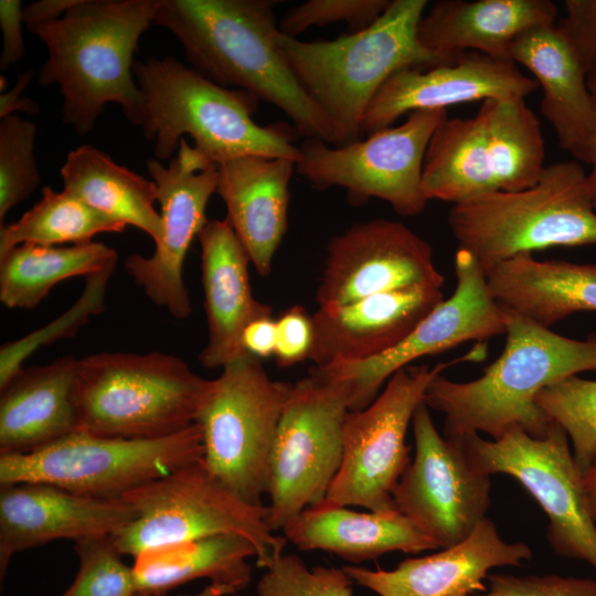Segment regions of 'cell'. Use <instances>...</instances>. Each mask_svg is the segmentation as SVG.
Instances as JSON below:
<instances>
[{
  "mask_svg": "<svg viewBox=\"0 0 596 596\" xmlns=\"http://www.w3.org/2000/svg\"><path fill=\"white\" fill-rule=\"evenodd\" d=\"M277 0H157L153 24L181 43L192 68L280 109L306 138L337 145L329 120L276 43Z\"/></svg>",
  "mask_w": 596,
  "mask_h": 596,
  "instance_id": "obj_1",
  "label": "cell"
},
{
  "mask_svg": "<svg viewBox=\"0 0 596 596\" xmlns=\"http://www.w3.org/2000/svg\"><path fill=\"white\" fill-rule=\"evenodd\" d=\"M504 309L505 345L483 373L467 382L440 374L425 393L426 406L444 415L445 437L485 433L497 439L512 427L543 437L552 422L536 406L538 394L564 377L596 371L595 333L565 337Z\"/></svg>",
  "mask_w": 596,
  "mask_h": 596,
  "instance_id": "obj_2",
  "label": "cell"
},
{
  "mask_svg": "<svg viewBox=\"0 0 596 596\" xmlns=\"http://www.w3.org/2000/svg\"><path fill=\"white\" fill-rule=\"evenodd\" d=\"M157 0H77L60 19L26 28L47 49L38 82L56 84L64 124L89 132L115 103L142 127L147 110L134 75V53L153 24Z\"/></svg>",
  "mask_w": 596,
  "mask_h": 596,
  "instance_id": "obj_3",
  "label": "cell"
},
{
  "mask_svg": "<svg viewBox=\"0 0 596 596\" xmlns=\"http://www.w3.org/2000/svg\"><path fill=\"white\" fill-rule=\"evenodd\" d=\"M426 0H391L370 26L333 40L300 41L276 33V43L296 78L324 114L336 146L360 140L366 108L383 83L403 68H428L449 61L417 36Z\"/></svg>",
  "mask_w": 596,
  "mask_h": 596,
  "instance_id": "obj_4",
  "label": "cell"
},
{
  "mask_svg": "<svg viewBox=\"0 0 596 596\" xmlns=\"http://www.w3.org/2000/svg\"><path fill=\"white\" fill-rule=\"evenodd\" d=\"M134 75L147 110L141 128L158 160L174 156L185 135L216 164L245 156L300 159L286 126L255 123L253 94L220 86L173 56L137 61Z\"/></svg>",
  "mask_w": 596,
  "mask_h": 596,
  "instance_id": "obj_5",
  "label": "cell"
},
{
  "mask_svg": "<svg viewBox=\"0 0 596 596\" xmlns=\"http://www.w3.org/2000/svg\"><path fill=\"white\" fill-rule=\"evenodd\" d=\"M213 387L179 356L99 352L78 359L79 430L100 437L151 439L196 422Z\"/></svg>",
  "mask_w": 596,
  "mask_h": 596,
  "instance_id": "obj_6",
  "label": "cell"
},
{
  "mask_svg": "<svg viewBox=\"0 0 596 596\" xmlns=\"http://www.w3.org/2000/svg\"><path fill=\"white\" fill-rule=\"evenodd\" d=\"M449 230L485 274L514 256L550 247L596 245V211L587 172L578 161H558L524 190L494 192L456 203Z\"/></svg>",
  "mask_w": 596,
  "mask_h": 596,
  "instance_id": "obj_7",
  "label": "cell"
},
{
  "mask_svg": "<svg viewBox=\"0 0 596 596\" xmlns=\"http://www.w3.org/2000/svg\"><path fill=\"white\" fill-rule=\"evenodd\" d=\"M541 124L524 99H487L476 115L446 118L423 166L426 199L453 204L534 185L544 166Z\"/></svg>",
  "mask_w": 596,
  "mask_h": 596,
  "instance_id": "obj_8",
  "label": "cell"
},
{
  "mask_svg": "<svg viewBox=\"0 0 596 596\" xmlns=\"http://www.w3.org/2000/svg\"><path fill=\"white\" fill-rule=\"evenodd\" d=\"M121 499L137 512L136 519L113 536L124 555L204 539L240 535L256 550V564L267 568L283 555L287 539L274 533L268 507L241 499L203 464L202 459L150 481Z\"/></svg>",
  "mask_w": 596,
  "mask_h": 596,
  "instance_id": "obj_9",
  "label": "cell"
},
{
  "mask_svg": "<svg viewBox=\"0 0 596 596\" xmlns=\"http://www.w3.org/2000/svg\"><path fill=\"white\" fill-rule=\"evenodd\" d=\"M203 457L200 426L161 438L128 439L78 430L41 450L0 455V486L45 482L99 499L126 493Z\"/></svg>",
  "mask_w": 596,
  "mask_h": 596,
  "instance_id": "obj_10",
  "label": "cell"
},
{
  "mask_svg": "<svg viewBox=\"0 0 596 596\" xmlns=\"http://www.w3.org/2000/svg\"><path fill=\"white\" fill-rule=\"evenodd\" d=\"M292 383L273 380L262 360L243 356L222 369L196 424L202 461L241 499L263 505L276 430Z\"/></svg>",
  "mask_w": 596,
  "mask_h": 596,
  "instance_id": "obj_11",
  "label": "cell"
},
{
  "mask_svg": "<svg viewBox=\"0 0 596 596\" xmlns=\"http://www.w3.org/2000/svg\"><path fill=\"white\" fill-rule=\"evenodd\" d=\"M483 349L433 366H407L386 382L365 408L349 411L343 426V453L338 473L322 502L395 511L393 491L408 466L406 433L435 377L449 366L482 358ZM397 511V510H396Z\"/></svg>",
  "mask_w": 596,
  "mask_h": 596,
  "instance_id": "obj_12",
  "label": "cell"
},
{
  "mask_svg": "<svg viewBox=\"0 0 596 596\" xmlns=\"http://www.w3.org/2000/svg\"><path fill=\"white\" fill-rule=\"evenodd\" d=\"M473 468L517 479L549 519L547 541L563 557L587 562L596 570V521L566 433L555 423L543 437L512 427L497 439L478 433L458 436Z\"/></svg>",
  "mask_w": 596,
  "mask_h": 596,
  "instance_id": "obj_13",
  "label": "cell"
},
{
  "mask_svg": "<svg viewBox=\"0 0 596 596\" xmlns=\"http://www.w3.org/2000/svg\"><path fill=\"white\" fill-rule=\"evenodd\" d=\"M446 118V109L415 110L403 124L345 146L306 138L296 170L318 190L345 189L352 204L375 198L403 216H416L428 202L423 191L427 147Z\"/></svg>",
  "mask_w": 596,
  "mask_h": 596,
  "instance_id": "obj_14",
  "label": "cell"
},
{
  "mask_svg": "<svg viewBox=\"0 0 596 596\" xmlns=\"http://www.w3.org/2000/svg\"><path fill=\"white\" fill-rule=\"evenodd\" d=\"M348 413L339 386L310 373L292 383L269 459L267 507L274 531L324 500L341 465Z\"/></svg>",
  "mask_w": 596,
  "mask_h": 596,
  "instance_id": "obj_15",
  "label": "cell"
},
{
  "mask_svg": "<svg viewBox=\"0 0 596 596\" xmlns=\"http://www.w3.org/2000/svg\"><path fill=\"white\" fill-rule=\"evenodd\" d=\"M456 287L401 343L363 361L312 366L309 373L339 386L349 411L370 405L398 370L468 341L505 334V309L492 297L486 274L466 249L455 254Z\"/></svg>",
  "mask_w": 596,
  "mask_h": 596,
  "instance_id": "obj_16",
  "label": "cell"
},
{
  "mask_svg": "<svg viewBox=\"0 0 596 596\" xmlns=\"http://www.w3.org/2000/svg\"><path fill=\"white\" fill-rule=\"evenodd\" d=\"M412 428L415 455L393 491V501L439 549L449 547L486 518L490 476L473 468L458 436L439 434L424 402L414 413Z\"/></svg>",
  "mask_w": 596,
  "mask_h": 596,
  "instance_id": "obj_17",
  "label": "cell"
},
{
  "mask_svg": "<svg viewBox=\"0 0 596 596\" xmlns=\"http://www.w3.org/2000/svg\"><path fill=\"white\" fill-rule=\"evenodd\" d=\"M146 168L157 187L162 231L153 253L129 255L125 269L156 306L175 319H187L192 304L184 283V260L207 221L205 212L215 193L217 164L183 138L168 166L150 159Z\"/></svg>",
  "mask_w": 596,
  "mask_h": 596,
  "instance_id": "obj_18",
  "label": "cell"
},
{
  "mask_svg": "<svg viewBox=\"0 0 596 596\" xmlns=\"http://www.w3.org/2000/svg\"><path fill=\"white\" fill-rule=\"evenodd\" d=\"M444 283L432 245L402 222L380 217L330 240L316 301L330 308L392 290L443 288Z\"/></svg>",
  "mask_w": 596,
  "mask_h": 596,
  "instance_id": "obj_19",
  "label": "cell"
},
{
  "mask_svg": "<svg viewBox=\"0 0 596 596\" xmlns=\"http://www.w3.org/2000/svg\"><path fill=\"white\" fill-rule=\"evenodd\" d=\"M539 87L513 61L475 51L428 68H403L379 88L361 124L362 134L391 127L415 110L446 109L447 106L487 99H524Z\"/></svg>",
  "mask_w": 596,
  "mask_h": 596,
  "instance_id": "obj_20",
  "label": "cell"
},
{
  "mask_svg": "<svg viewBox=\"0 0 596 596\" xmlns=\"http://www.w3.org/2000/svg\"><path fill=\"white\" fill-rule=\"evenodd\" d=\"M137 517L124 499H99L45 482L0 486V576L19 552L55 540L114 535Z\"/></svg>",
  "mask_w": 596,
  "mask_h": 596,
  "instance_id": "obj_21",
  "label": "cell"
},
{
  "mask_svg": "<svg viewBox=\"0 0 596 596\" xmlns=\"http://www.w3.org/2000/svg\"><path fill=\"white\" fill-rule=\"evenodd\" d=\"M532 557L523 542L501 539L496 524L485 518L461 542L439 552L409 557L394 570L343 567L352 581L380 596H469L487 592L490 570L520 566Z\"/></svg>",
  "mask_w": 596,
  "mask_h": 596,
  "instance_id": "obj_22",
  "label": "cell"
},
{
  "mask_svg": "<svg viewBox=\"0 0 596 596\" xmlns=\"http://www.w3.org/2000/svg\"><path fill=\"white\" fill-rule=\"evenodd\" d=\"M441 288L418 286L368 296L312 315L315 366L363 361L401 343L443 300Z\"/></svg>",
  "mask_w": 596,
  "mask_h": 596,
  "instance_id": "obj_23",
  "label": "cell"
},
{
  "mask_svg": "<svg viewBox=\"0 0 596 596\" xmlns=\"http://www.w3.org/2000/svg\"><path fill=\"white\" fill-rule=\"evenodd\" d=\"M198 240L207 329L199 361L209 370L223 369L248 355L241 344L244 327L273 309L254 297L248 274L251 259L226 219L207 220Z\"/></svg>",
  "mask_w": 596,
  "mask_h": 596,
  "instance_id": "obj_24",
  "label": "cell"
},
{
  "mask_svg": "<svg viewBox=\"0 0 596 596\" xmlns=\"http://www.w3.org/2000/svg\"><path fill=\"white\" fill-rule=\"evenodd\" d=\"M296 162L286 158L245 156L217 164L215 193L226 220L260 276L273 269L274 256L288 226L289 183Z\"/></svg>",
  "mask_w": 596,
  "mask_h": 596,
  "instance_id": "obj_25",
  "label": "cell"
},
{
  "mask_svg": "<svg viewBox=\"0 0 596 596\" xmlns=\"http://www.w3.org/2000/svg\"><path fill=\"white\" fill-rule=\"evenodd\" d=\"M511 60L526 67L543 89L541 111L560 146L576 161L589 164L596 110L587 74L555 25L526 30L514 41Z\"/></svg>",
  "mask_w": 596,
  "mask_h": 596,
  "instance_id": "obj_26",
  "label": "cell"
},
{
  "mask_svg": "<svg viewBox=\"0 0 596 596\" xmlns=\"http://www.w3.org/2000/svg\"><path fill=\"white\" fill-rule=\"evenodd\" d=\"M77 361L22 368L0 389V455L31 454L79 430Z\"/></svg>",
  "mask_w": 596,
  "mask_h": 596,
  "instance_id": "obj_27",
  "label": "cell"
},
{
  "mask_svg": "<svg viewBox=\"0 0 596 596\" xmlns=\"http://www.w3.org/2000/svg\"><path fill=\"white\" fill-rule=\"evenodd\" d=\"M550 0H440L423 14L417 36L427 50L450 57L475 51L511 60L517 38L526 30L556 24Z\"/></svg>",
  "mask_w": 596,
  "mask_h": 596,
  "instance_id": "obj_28",
  "label": "cell"
},
{
  "mask_svg": "<svg viewBox=\"0 0 596 596\" xmlns=\"http://www.w3.org/2000/svg\"><path fill=\"white\" fill-rule=\"evenodd\" d=\"M283 531L299 550H320L353 563L393 551L417 554L439 549L396 510L358 512L320 502L305 509Z\"/></svg>",
  "mask_w": 596,
  "mask_h": 596,
  "instance_id": "obj_29",
  "label": "cell"
},
{
  "mask_svg": "<svg viewBox=\"0 0 596 596\" xmlns=\"http://www.w3.org/2000/svg\"><path fill=\"white\" fill-rule=\"evenodd\" d=\"M496 301L547 328L579 311H596V264L520 254L486 272Z\"/></svg>",
  "mask_w": 596,
  "mask_h": 596,
  "instance_id": "obj_30",
  "label": "cell"
},
{
  "mask_svg": "<svg viewBox=\"0 0 596 596\" xmlns=\"http://www.w3.org/2000/svg\"><path fill=\"white\" fill-rule=\"evenodd\" d=\"M256 558L254 545L240 535L224 534L171 543L142 551L132 565L139 592L166 595L198 578L225 586L235 594L247 587Z\"/></svg>",
  "mask_w": 596,
  "mask_h": 596,
  "instance_id": "obj_31",
  "label": "cell"
},
{
  "mask_svg": "<svg viewBox=\"0 0 596 596\" xmlns=\"http://www.w3.org/2000/svg\"><path fill=\"white\" fill-rule=\"evenodd\" d=\"M64 190L94 210L139 228L158 242L162 231L152 180L116 163L92 145L70 151L61 170Z\"/></svg>",
  "mask_w": 596,
  "mask_h": 596,
  "instance_id": "obj_32",
  "label": "cell"
},
{
  "mask_svg": "<svg viewBox=\"0 0 596 596\" xmlns=\"http://www.w3.org/2000/svg\"><path fill=\"white\" fill-rule=\"evenodd\" d=\"M117 252L100 242L67 246L18 245L0 255V301L33 309L70 278L95 275L117 264Z\"/></svg>",
  "mask_w": 596,
  "mask_h": 596,
  "instance_id": "obj_33",
  "label": "cell"
},
{
  "mask_svg": "<svg viewBox=\"0 0 596 596\" xmlns=\"http://www.w3.org/2000/svg\"><path fill=\"white\" fill-rule=\"evenodd\" d=\"M126 225L94 210L63 189H42V198L17 222L0 227V255L22 245H76L97 234L121 233Z\"/></svg>",
  "mask_w": 596,
  "mask_h": 596,
  "instance_id": "obj_34",
  "label": "cell"
},
{
  "mask_svg": "<svg viewBox=\"0 0 596 596\" xmlns=\"http://www.w3.org/2000/svg\"><path fill=\"white\" fill-rule=\"evenodd\" d=\"M536 406L566 433L582 471L596 461V381L571 375L543 389Z\"/></svg>",
  "mask_w": 596,
  "mask_h": 596,
  "instance_id": "obj_35",
  "label": "cell"
},
{
  "mask_svg": "<svg viewBox=\"0 0 596 596\" xmlns=\"http://www.w3.org/2000/svg\"><path fill=\"white\" fill-rule=\"evenodd\" d=\"M115 267L110 266L87 277L85 288L77 301L57 319L19 340L2 344L0 349V389L23 368V361L38 348L74 336L92 316L104 310L107 283Z\"/></svg>",
  "mask_w": 596,
  "mask_h": 596,
  "instance_id": "obj_36",
  "label": "cell"
},
{
  "mask_svg": "<svg viewBox=\"0 0 596 596\" xmlns=\"http://www.w3.org/2000/svg\"><path fill=\"white\" fill-rule=\"evenodd\" d=\"M79 567L61 596H134L139 592L132 566H128L113 535L89 536L75 542Z\"/></svg>",
  "mask_w": 596,
  "mask_h": 596,
  "instance_id": "obj_37",
  "label": "cell"
},
{
  "mask_svg": "<svg viewBox=\"0 0 596 596\" xmlns=\"http://www.w3.org/2000/svg\"><path fill=\"white\" fill-rule=\"evenodd\" d=\"M36 126L19 116L0 120V223L41 183L34 157Z\"/></svg>",
  "mask_w": 596,
  "mask_h": 596,
  "instance_id": "obj_38",
  "label": "cell"
},
{
  "mask_svg": "<svg viewBox=\"0 0 596 596\" xmlns=\"http://www.w3.org/2000/svg\"><path fill=\"white\" fill-rule=\"evenodd\" d=\"M354 582L342 568H308L297 555H280L257 584L258 596H352Z\"/></svg>",
  "mask_w": 596,
  "mask_h": 596,
  "instance_id": "obj_39",
  "label": "cell"
},
{
  "mask_svg": "<svg viewBox=\"0 0 596 596\" xmlns=\"http://www.w3.org/2000/svg\"><path fill=\"white\" fill-rule=\"evenodd\" d=\"M391 0H309L289 9L278 30L296 38L311 26L345 22L350 33L366 29L387 9Z\"/></svg>",
  "mask_w": 596,
  "mask_h": 596,
  "instance_id": "obj_40",
  "label": "cell"
},
{
  "mask_svg": "<svg viewBox=\"0 0 596 596\" xmlns=\"http://www.w3.org/2000/svg\"><path fill=\"white\" fill-rule=\"evenodd\" d=\"M487 592L469 596H596V579L555 574H489Z\"/></svg>",
  "mask_w": 596,
  "mask_h": 596,
  "instance_id": "obj_41",
  "label": "cell"
},
{
  "mask_svg": "<svg viewBox=\"0 0 596 596\" xmlns=\"http://www.w3.org/2000/svg\"><path fill=\"white\" fill-rule=\"evenodd\" d=\"M564 6L565 17L555 26L588 75L596 70L595 0H566Z\"/></svg>",
  "mask_w": 596,
  "mask_h": 596,
  "instance_id": "obj_42",
  "label": "cell"
},
{
  "mask_svg": "<svg viewBox=\"0 0 596 596\" xmlns=\"http://www.w3.org/2000/svg\"><path fill=\"white\" fill-rule=\"evenodd\" d=\"M274 358L280 368H290L309 360L312 345L311 315L301 306L286 309L276 320Z\"/></svg>",
  "mask_w": 596,
  "mask_h": 596,
  "instance_id": "obj_43",
  "label": "cell"
},
{
  "mask_svg": "<svg viewBox=\"0 0 596 596\" xmlns=\"http://www.w3.org/2000/svg\"><path fill=\"white\" fill-rule=\"evenodd\" d=\"M23 8L20 0L0 1V26L3 46L0 56V70L4 71L18 64L24 55L22 35Z\"/></svg>",
  "mask_w": 596,
  "mask_h": 596,
  "instance_id": "obj_44",
  "label": "cell"
},
{
  "mask_svg": "<svg viewBox=\"0 0 596 596\" xmlns=\"http://www.w3.org/2000/svg\"><path fill=\"white\" fill-rule=\"evenodd\" d=\"M276 319L272 313L257 316L244 327L241 344L244 352L256 359L274 356L276 347Z\"/></svg>",
  "mask_w": 596,
  "mask_h": 596,
  "instance_id": "obj_45",
  "label": "cell"
},
{
  "mask_svg": "<svg viewBox=\"0 0 596 596\" xmlns=\"http://www.w3.org/2000/svg\"><path fill=\"white\" fill-rule=\"evenodd\" d=\"M33 75L32 71L19 74L13 87L0 94V119L13 115L14 111H23L29 115L40 111L36 103L28 97H21Z\"/></svg>",
  "mask_w": 596,
  "mask_h": 596,
  "instance_id": "obj_46",
  "label": "cell"
},
{
  "mask_svg": "<svg viewBox=\"0 0 596 596\" xmlns=\"http://www.w3.org/2000/svg\"><path fill=\"white\" fill-rule=\"evenodd\" d=\"M77 0H40L23 8V22L26 28L43 24L62 18Z\"/></svg>",
  "mask_w": 596,
  "mask_h": 596,
  "instance_id": "obj_47",
  "label": "cell"
},
{
  "mask_svg": "<svg viewBox=\"0 0 596 596\" xmlns=\"http://www.w3.org/2000/svg\"><path fill=\"white\" fill-rule=\"evenodd\" d=\"M587 84H588L589 92L593 96L595 110H596V70H594L590 74H588ZM589 164L592 166V169L587 173V183H588L592 202L596 211V135H595L592 161Z\"/></svg>",
  "mask_w": 596,
  "mask_h": 596,
  "instance_id": "obj_48",
  "label": "cell"
},
{
  "mask_svg": "<svg viewBox=\"0 0 596 596\" xmlns=\"http://www.w3.org/2000/svg\"><path fill=\"white\" fill-rule=\"evenodd\" d=\"M584 486L592 515L596 521V466H592L584 472Z\"/></svg>",
  "mask_w": 596,
  "mask_h": 596,
  "instance_id": "obj_49",
  "label": "cell"
},
{
  "mask_svg": "<svg viewBox=\"0 0 596 596\" xmlns=\"http://www.w3.org/2000/svg\"><path fill=\"white\" fill-rule=\"evenodd\" d=\"M234 594L235 593L228 587L220 586V585H215V584H209L207 586H205L199 593H195V594H192V595L184 594V595H180V596H228V595H234ZM134 596H167V595H153V594L138 592Z\"/></svg>",
  "mask_w": 596,
  "mask_h": 596,
  "instance_id": "obj_50",
  "label": "cell"
},
{
  "mask_svg": "<svg viewBox=\"0 0 596 596\" xmlns=\"http://www.w3.org/2000/svg\"><path fill=\"white\" fill-rule=\"evenodd\" d=\"M7 87H8V81L3 75H1L0 76V93L2 94L7 92Z\"/></svg>",
  "mask_w": 596,
  "mask_h": 596,
  "instance_id": "obj_51",
  "label": "cell"
},
{
  "mask_svg": "<svg viewBox=\"0 0 596 596\" xmlns=\"http://www.w3.org/2000/svg\"><path fill=\"white\" fill-rule=\"evenodd\" d=\"M593 466H596V461H595V464Z\"/></svg>",
  "mask_w": 596,
  "mask_h": 596,
  "instance_id": "obj_52",
  "label": "cell"
},
{
  "mask_svg": "<svg viewBox=\"0 0 596 596\" xmlns=\"http://www.w3.org/2000/svg\"><path fill=\"white\" fill-rule=\"evenodd\" d=\"M595 6H596V0H595Z\"/></svg>",
  "mask_w": 596,
  "mask_h": 596,
  "instance_id": "obj_53",
  "label": "cell"
}]
</instances>
